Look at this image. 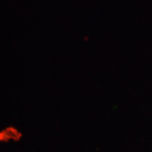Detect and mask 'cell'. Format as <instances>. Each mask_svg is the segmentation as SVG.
Here are the masks:
<instances>
[{
  "instance_id": "6da1fadb",
  "label": "cell",
  "mask_w": 152,
  "mask_h": 152,
  "mask_svg": "<svg viewBox=\"0 0 152 152\" xmlns=\"http://www.w3.org/2000/svg\"><path fill=\"white\" fill-rule=\"evenodd\" d=\"M21 138V134L14 127H8L0 131V142H8L10 140H19Z\"/></svg>"
}]
</instances>
